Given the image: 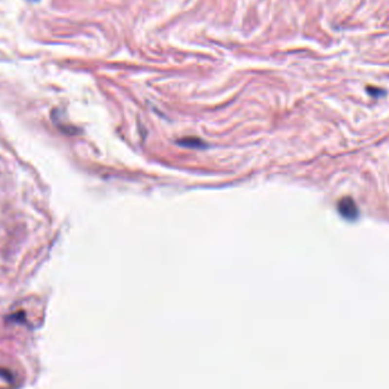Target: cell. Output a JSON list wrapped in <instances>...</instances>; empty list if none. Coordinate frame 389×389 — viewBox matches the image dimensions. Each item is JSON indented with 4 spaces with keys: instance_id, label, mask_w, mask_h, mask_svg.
Returning a JSON list of instances; mask_svg holds the SVG:
<instances>
[{
    "instance_id": "1",
    "label": "cell",
    "mask_w": 389,
    "mask_h": 389,
    "mask_svg": "<svg viewBox=\"0 0 389 389\" xmlns=\"http://www.w3.org/2000/svg\"><path fill=\"white\" fill-rule=\"evenodd\" d=\"M338 212L339 214L343 216L344 219H346L347 221H355L360 215V211H358V207L356 205V203L352 197H343L338 202L337 205Z\"/></svg>"
},
{
    "instance_id": "2",
    "label": "cell",
    "mask_w": 389,
    "mask_h": 389,
    "mask_svg": "<svg viewBox=\"0 0 389 389\" xmlns=\"http://www.w3.org/2000/svg\"><path fill=\"white\" fill-rule=\"evenodd\" d=\"M367 90L372 97H380L385 93L384 90L380 89V88H377V87H368Z\"/></svg>"
},
{
    "instance_id": "3",
    "label": "cell",
    "mask_w": 389,
    "mask_h": 389,
    "mask_svg": "<svg viewBox=\"0 0 389 389\" xmlns=\"http://www.w3.org/2000/svg\"><path fill=\"white\" fill-rule=\"evenodd\" d=\"M31 1H38V0H31Z\"/></svg>"
}]
</instances>
